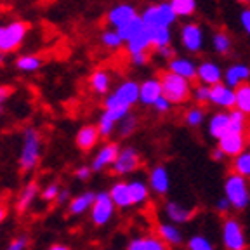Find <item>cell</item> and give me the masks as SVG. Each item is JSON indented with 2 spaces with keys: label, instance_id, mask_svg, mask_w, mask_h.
<instances>
[{
  "label": "cell",
  "instance_id": "cell-1",
  "mask_svg": "<svg viewBox=\"0 0 250 250\" xmlns=\"http://www.w3.org/2000/svg\"><path fill=\"white\" fill-rule=\"evenodd\" d=\"M158 80H160L162 85V96L170 104H184V103L189 101L193 85L188 78H183L179 75L165 70L158 75Z\"/></svg>",
  "mask_w": 250,
  "mask_h": 250
},
{
  "label": "cell",
  "instance_id": "cell-2",
  "mask_svg": "<svg viewBox=\"0 0 250 250\" xmlns=\"http://www.w3.org/2000/svg\"><path fill=\"white\" fill-rule=\"evenodd\" d=\"M136 103H139V83L134 80H124L111 94H108L103 103L104 109H125L130 111Z\"/></svg>",
  "mask_w": 250,
  "mask_h": 250
},
{
  "label": "cell",
  "instance_id": "cell-3",
  "mask_svg": "<svg viewBox=\"0 0 250 250\" xmlns=\"http://www.w3.org/2000/svg\"><path fill=\"white\" fill-rule=\"evenodd\" d=\"M224 196L231 203V208L234 210H245L250 205V189L249 181L243 176H238L231 172L224 181Z\"/></svg>",
  "mask_w": 250,
  "mask_h": 250
},
{
  "label": "cell",
  "instance_id": "cell-4",
  "mask_svg": "<svg viewBox=\"0 0 250 250\" xmlns=\"http://www.w3.org/2000/svg\"><path fill=\"white\" fill-rule=\"evenodd\" d=\"M28 26L24 21H11L0 24V54L14 52L28 35Z\"/></svg>",
  "mask_w": 250,
  "mask_h": 250
},
{
  "label": "cell",
  "instance_id": "cell-5",
  "mask_svg": "<svg viewBox=\"0 0 250 250\" xmlns=\"http://www.w3.org/2000/svg\"><path fill=\"white\" fill-rule=\"evenodd\" d=\"M139 18L146 28H158V26L170 28L172 24L177 21L176 12L172 11L168 2H162V4H156V5H148V7L139 14Z\"/></svg>",
  "mask_w": 250,
  "mask_h": 250
},
{
  "label": "cell",
  "instance_id": "cell-6",
  "mask_svg": "<svg viewBox=\"0 0 250 250\" xmlns=\"http://www.w3.org/2000/svg\"><path fill=\"white\" fill-rule=\"evenodd\" d=\"M40 158V134L35 129H26L23 137V149L20 156V167L28 172L35 167Z\"/></svg>",
  "mask_w": 250,
  "mask_h": 250
},
{
  "label": "cell",
  "instance_id": "cell-7",
  "mask_svg": "<svg viewBox=\"0 0 250 250\" xmlns=\"http://www.w3.org/2000/svg\"><path fill=\"white\" fill-rule=\"evenodd\" d=\"M223 243L226 250H245L247 238L243 233V226L238 219L228 217L223 223Z\"/></svg>",
  "mask_w": 250,
  "mask_h": 250
},
{
  "label": "cell",
  "instance_id": "cell-8",
  "mask_svg": "<svg viewBox=\"0 0 250 250\" xmlns=\"http://www.w3.org/2000/svg\"><path fill=\"white\" fill-rule=\"evenodd\" d=\"M181 43L188 52L191 54H198L203 49V42H205V35H203V28L198 23H186L181 28Z\"/></svg>",
  "mask_w": 250,
  "mask_h": 250
},
{
  "label": "cell",
  "instance_id": "cell-9",
  "mask_svg": "<svg viewBox=\"0 0 250 250\" xmlns=\"http://www.w3.org/2000/svg\"><path fill=\"white\" fill-rule=\"evenodd\" d=\"M92 208V223L96 226H104L115 212V203L109 196V193H99L94 196V202L90 205Z\"/></svg>",
  "mask_w": 250,
  "mask_h": 250
},
{
  "label": "cell",
  "instance_id": "cell-10",
  "mask_svg": "<svg viewBox=\"0 0 250 250\" xmlns=\"http://www.w3.org/2000/svg\"><path fill=\"white\" fill-rule=\"evenodd\" d=\"M139 165H141V156L137 153V149L132 148V146H127V148L118 151L111 167H113V172L117 176H125V174H130V172L137 170Z\"/></svg>",
  "mask_w": 250,
  "mask_h": 250
},
{
  "label": "cell",
  "instance_id": "cell-11",
  "mask_svg": "<svg viewBox=\"0 0 250 250\" xmlns=\"http://www.w3.org/2000/svg\"><path fill=\"white\" fill-rule=\"evenodd\" d=\"M137 14H139V12H137V9L134 7L132 4H129V2H122V4L109 9L106 20H108L109 26L117 30V28L124 26V24H127L129 21H132Z\"/></svg>",
  "mask_w": 250,
  "mask_h": 250
},
{
  "label": "cell",
  "instance_id": "cell-12",
  "mask_svg": "<svg viewBox=\"0 0 250 250\" xmlns=\"http://www.w3.org/2000/svg\"><path fill=\"white\" fill-rule=\"evenodd\" d=\"M196 80L203 85H215V83L223 82V68L210 59L202 61L200 64H196Z\"/></svg>",
  "mask_w": 250,
  "mask_h": 250
},
{
  "label": "cell",
  "instance_id": "cell-13",
  "mask_svg": "<svg viewBox=\"0 0 250 250\" xmlns=\"http://www.w3.org/2000/svg\"><path fill=\"white\" fill-rule=\"evenodd\" d=\"M208 103L221 109L234 108V89L228 87L224 82H219L210 87V96H208Z\"/></svg>",
  "mask_w": 250,
  "mask_h": 250
},
{
  "label": "cell",
  "instance_id": "cell-14",
  "mask_svg": "<svg viewBox=\"0 0 250 250\" xmlns=\"http://www.w3.org/2000/svg\"><path fill=\"white\" fill-rule=\"evenodd\" d=\"M217 146L223 149V153L226 156H236L238 153H242L247 148V136L243 132H231L228 130L223 137H219Z\"/></svg>",
  "mask_w": 250,
  "mask_h": 250
},
{
  "label": "cell",
  "instance_id": "cell-15",
  "mask_svg": "<svg viewBox=\"0 0 250 250\" xmlns=\"http://www.w3.org/2000/svg\"><path fill=\"white\" fill-rule=\"evenodd\" d=\"M250 78V66L247 62H234L231 66L226 68V71H223V80L228 87H236L243 82H249Z\"/></svg>",
  "mask_w": 250,
  "mask_h": 250
},
{
  "label": "cell",
  "instance_id": "cell-16",
  "mask_svg": "<svg viewBox=\"0 0 250 250\" xmlns=\"http://www.w3.org/2000/svg\"><path fill=\"white\" fill-rule=\"evenodd\" d=\"M167 70L172 73L179 75L183 78H188L189 82L196 80V62H193L189 58H183V56H174L168 59Z\"/></svg>",
  "mask_w": 250,
  "mask_h": 250
},
{
  "label": "cell",
  "instance_id": "cell-17",
  "mask_svg": "<svg viewBox=\"0 0 250 250\" xmlns=\"http://www.w3.org/2000/svg\"><path fill=\"white\" fill-rule=\"evenodd\" d=\"M149 188L156 195L165 196L170 189V177H168V170L164 165H156L149 172Z\"/></svg>",
  "mask_w": 250,
  "mask_h": 250
},
{
  "label": "cell",
  "instance_id": "cell-18",
  "mask_svg": "<svg viewBox=\"0 0 250 250\" xmlns=\"http://www.w3.org/2000/svg\"><path fill=\"white\" fill-rule=\"evenodd\" d=\"M162 96V85L158 77L146 78L139 83V103L145 106H153V103Z\"/></svg>",
  "mask_w": 250,
  "mask_h": 250
},
{
  "label": "cell",
  "instance_id": "cell-19",
  "mask_svg": "<svg viewBox=\"0 0 250 250\" xmlns=\"http://www.w3.org/2000/svg\"><path fill=\"white\" fill-rule=\"evenodd\" d=\"M164 210H165V214H167L168 221L174 224H186V223H189L193 219V215H195L193 208L184 207V205H181V203H177V202H167Z\"/></svg>",
  "mask_w": 250,
  "mask_h": 250
},
{
  "label": "cell",
  "instance_id": "cell-20",
  "mask_svg": "<svg viewBox=\"0 0 250 250\" xmlns=\"http://www.w3.org/2000/svg\"><path fill=\"white\" fill-rule=\"evenodd\" d=\"M99 130H98V125H83L82 129L78 130L77 134V146L82 151H90L94 146L98 145L99 141Z\"/></svg>",
  "mask_w": 250,
  "mask_h": 250
},
{
  "label": "cell",
  "instance_id": "cell-21",
  "mask_svg": "<svg viewBox=\"0 0 250 250\" xmlns=\"http://www.w3.org/2000/svg\"><path fill=\"white\" fill-rule=\"evenodd\" d=\"M118 151H120V148H118V145H115V143H108L106 146H103L92 162V170L99 172V170H103V168L109 167V165L115 162V158H117Z\"/></svg>",
  "mask_w": 250,
  "mask_h": 250
},
{
  "label": "cell",
  "instance_id": "cell-22",
  "mask_svg": "<svg viewBox=\"0 0 250 250\" xmlns=\"http://www.w3.org/2000/svg\"><path fill=\"white\" fill-rule=\"evenodd\" d=\"M207 130L208 136L214 137V139L223 137L229 130V115H228V111H217V113L212 115L210 120H208Z\"/></svg>",
  "mask_w": 250,
  "mask_h": 250
},
{
  "label": "cell",
  "instance_id": "cell-23",
  "mask_svg": "<svg viewBox=\"0 0 250 250\" xmlns=\"http://www.w3.org/2000/svg\"><path fill=\"white\" fill-rule=\"evenodd\" d=\"M156 236L164 240L168 247H177L183 243V233L174 223H160L156 228Z\"/></svg>",
  "mask_w": 250,
  "mask_h": 250
},
{
  "label": "cell",
  "instance_id": "cell-24",
  "mask_svg": "<svg viewBox=\"0 0 250 250\" xmlns=\"http://www.w3.org/2000/svg\"><path fill=\"white\" fill-rule=\"evenodd\" d=\"M127 52L130 54H136V52H145V51H151V37H149V30L148 28H143L139 33L132 37V39L127 40Z\"/></svg>",
  "mask_w": 250,
  "mask_h": 250
},
{
  "label": "cell",
  "instance_id": "cell-25",
  "mask_svg": "<svg viewBox=\"0 0 250 250\" xmlns=\"http://www.w3.org/2000/svg\"><path fill=\"white\" fill-rule=\"evenodd\" d=\"M127 250H168V245L158 236H139L129 243Z\"/></svg>",
  "mask_w": 250,
  "mask_h": 250
},
{
  "label": "cell",
  "instance_id": "cell-26",
  "mask_svg": "<svg viewBox=\"0 0 250 250\" xmlns=\"http://www.w3.org/2000/svg\"><path fill=\"white\" fill-rule=\"evenodd\" d=\"M109 196L113 200L115 207L118 208H129L132 207V200H130V193H129V184L127 183H117L111 191H109Z\"/></svg>",
  "mask_w": 250,
  "mask_h": 250
},
{
  "label": "cell",
  "instance_id": "cell-27",
  "mask_svg": "<svg viewBox=\"0 0 250 250\" xmlns=\"http://www.w3.org/2000/svg\"><path fill=\"white\" fill-rule=\"evenodd\" d=\"M234 108L250 117V82L240 83L234 89Z\"/></svg>",
  "mask_w": 250,
  "mask_h": 250
},
{
  "label": "cell",
  "instance_id": "cell-28",
  "mask_svg": "<svg viewBox=\"0 0 250 250\" xmlns=\"http://www.w3.org/2000/svg\"><path fill=\"white\" fill-rule=\"evenodd\" d=\"M89 85L96 94H106L111 87V77L106 70H96L90 75Z\"/></svg>",
  "mask_w": 250,
  "mask_h": 250
},
{
  "label": "cell",
  "instance_id": "cell-29",
  "mask_svg": "<svg viewBox=\"0 0 250 250\" xmlns=\"http://www.w3.org/2000/svg\"><path fill=\"white\" fill-rule=\"evenodd\" d=\"M127 184H129L132 205H143L149 198V186L146 183H143V181H130Z\"/></svg>",
  "mask_w": 250,
  "mask_h": 250
},
{
  "label": "cell",
  "instance_id": "cell-30",
  "mask_svg": "<svg viewBox=\"0 0 250 250\" xmlns=\"http://www.w3.org/2000/svg\"><path fill=\"white\" fill-rule=\"evenodd\" d=\"M149 37H151V49H158V47L168 45L172 42V31L170 28L158 26V28H148Z\"/></svg>",
  "mask_w": 250,
  "mask_h": 250
},
{
  "label": "cell",
  "instance_id": "cell-31",
  "mask_svg": "<svg viewBox=\"0 0 250 250\" xmlns=\"http://www.w3.org/2000/svg\"><path fill=\"white\" fill-rule=\"evenodd\" d=\"M233 172L243 176L245 179L250 177V149H243L236 156H233Z\"/></svg>",
  "mask_w": 250,
  "mask_h": 250
},
{
  "label": "cell",
  "instance_id": "cell-32",
  "mask_svg": "<svg viewBox=\"0 0 250 250\" xmlns=\"http://www.w3.org/2000/svg\"><path fill=\"white\" fill-rule=\"evenodd\" d=\"M228 115H229V130L231 132L245 134L247 129H249V117L236 108H231L229 111H228Z\"/></svg>",
  "mask_w": 250,
  "mask_h": 250
},
{
  "label": "cell",
  "instance_id": "cell-33",
  "mask_svg": "<svg viewBox=\"0 0 250 250\" xmlns=\"http://www.w3.org/2000/svg\"><path fill=\"white\" fill-rule=\"evenodd\" d=\"M40 66H42V59L37 54H24L16 59V68L24 73H33V71L40 70Z\"/></svg>",
  "mask_w": 250,
  "mask_h": 250
},
{
  "label": "cell",
  "instance_id": "cell-34",
  "mask_svg": "<svg viewBox=\"0 0 250 250\" xmlns=\"http://www.w3.org/2000/svg\"><path fill=\"white\" fill-rule=\"evenodd\" d=\"M37 193H39V184L37 183H30L24 188L23 193L20 195V200H18V205H16V208H18L20 214L26 212V208L31 205V202H33V198L37 196Z\"/></svg>",
  "mask_w": 250,
  "mask_h": 250
},
{
  "label": "cell",
  "instance_id": "cell-35",
  "mask_svg": "<svg viewBox=\"0 0 250 250\" xmlns=\"http://www.w3.org/2000/svg\"><path fill=\"white\" fill-rule=\"evenodd\" d=\"M168 4L177 18H189L196 12V0H170Z\"/></svg>",
  "mask_w": 250,
  "mask_h": 250
},
{
  "label": "cell",
  "instance_id": "cell-36",
  "mask_svg": "<svg viewBox=\"0 0 250 250\" xmlns=\"http://www.w3.org/2000/svg\"><path fill=\"white\" fill-rule=\"evenodd\" d=\"M231 45H233V42H231V37L228 35L226 31H215L214 37H212V47H214V51L217 54H229Z\"/></svg>",
  "mask_w": 250,
  "mask_h": 250
},
{
  "label": "cell",
  "instance_id": "cell-37",
  "mask_svg": "<svg viewBox=\"0 0 250 250\" xmlns=\"http://www.w3.org/2000/svg\"><path fill=\"white\" fill-rule=\"evenodd\" d=\"M143 28H145V24H143V21H141L139 14H137L132 21H129V23L124 24V26L117 28V33L120 35V39L124 40V43H125L129 39H132V37L136 35V33H139V31L143 30Z\"/></svg>",
  "mask_w": 250,
  "mask_h": 250
},
{
  "label": "cell",
  "instance_id": "cell-38",
  "mask_svg": "<svg viewBox=\"0 0 250 250\" xmlns=\"http://www.w3.org/2000/svg\"><path fill=\"white\" fill-rule=\"evenodd\" d=\"M205 117H207L205 109L202 108V104H198V106L189 108L186 113H184V122H186V125H189V127H200V125L205 122Z\"/></svg>",
  "mask_w": 250,
  "mask_h": 250
},
{
  "label": "cell",
  "instance_id": "cell-39",
  "mask_svg": "<svg viewBox=\"0 0 250 250\" xmlns=\"http://www.w3.org/2000/svg\"><path fill=\"white\" fill-rule=\"evenodd\" d=\"M101 43H103V47H106V49H109V51H118V49L124 45V40L120 39V35L117 33V30L111 28V30L103 31Z\"/></svg>",
  "mask_w": 250,
  "mask_h": 250
},
{
  "label": "cell",
  "instance_id": "cell-40",
  "mask_svg": "<svg viewBox=\"0 0 250 250\" xmlns=\"http://www.w3.org/2000/svg\"><path fill=\"white\" fill-rule=\"evenodd\" d=\"M94 196H96L94 193L87 191V193H83V195L78 196V198H75L73 202L70 203V212L71 214H82V212H85L87 208L92 205Z\"/></svg>",
  "mask_w": 250,
  "mask_h": 250
},
{
  "label": "cell",
  "instance_id": "cell-41",
  "mask_svg": "<svg viewBox=\"0 0 250 250\" xmlns=\"http://www.w3.org/2000/svg\"><path fill=\"white\" fill-rule=\"evenodd\" d=\"M136 129H137V118L130 111L118 122V132H120L122 137H129Z\"/></svg>",
  "mask_w": 250,
  "mask_h": 250
},
{
  "label": "cell",
  "instance_id": "cell-42",
  "mask_svg": "<svg viewBox=\"0 0 250 250\" xmlns=\"http://www.w3.org/2000/svg\"><path fill=\"white\" fill-rule=\"evenodd\" d=\"M188 250H215L212 242L205 238L203 234H193L191 238L188 240Z\"/></svg>",
  "mask_w": 250,
  "mask_h": 250
},
{
  "label": "cell",
  "instance_id": "cell-43",
  "mask_svg": "<svg viewBox=\"0 0 250 250\" xmlns=\"http://www.w3.org/2000/svg\"><path fill=\"white\" fill-rule=\"evenodd\" d=\"M115 122L111 120V118L108 117V115L103 111L101 118H99V124H98V130H99V136L101 137H109L111 134H113L115 130Z\"/></svg>",
  "mask_w": 250,
  "mask_h": 250
},
{
  "label": "cell",
  "instance_id": "cell-44",
  "mask_svg": "<svg viewBox=\"0 0 250 250\" xmlns=\"http://www.w3.org/2000/svg\"><path fill=\"white\" fill-rule=\"evenodd\" d=\"M191 96L195 98V101L198 103V104H207L208 96H210V87L200 83L198 87H195V90H191Z\"/></svg>",
  "mask_w": 250,
  "mask_h": 250
},
{
  "label": "cell",
  "instance_id": "cell-45",
  "mask_svg": "<svg viewBox=\"0 0 250 250\" xmlns=\"http://www.w3.org/2000/svg\"><path fill=\"white\" fill-rule=\"evenodd\" d=\"M148 61H149V51L130 54V62H132L134 66H145V64H146Z\"/></svg>",
  "mask_w": 250,
  "mask_h": 250
},
{
  "label": "cell",
  "instance_id": "cell-46",
  "mask_svg": "<svg viewBox=\"0 0 250 250\" xmlns=\"http://www.w3.org/2000/svg\"><path fill=\"white\" fill-rule=\"evenodd\" d=\"M155 54L158 56L160 59L168 61V59H172L174 56H176V51H174V49H172V45L168 43V45H164V47H158V49H155Z\"/></svg>",
  "mask_w": 250,
  "mask_h": 250
},
{
  "label": "cell",
  "instance_id": "cell-47",
  "mask_svg": "<svg viewBox=\"0 0 250 250\" xmlns=\"http://www.w3.org/2000/svg\"><path fill=\"white\" fill-rule=\"evenodd\" d=\"M153 108H155V111H158V113H168L170 111V108H172V104L167 101V99L164 98V96H160V98L156 99L155 103H153Z\"/></svg>",
  "mask_w": 250,
  "mask_h": 250
},
{
  "label": "cell",
  "instance_id": "cell-48",
  "mask_svg": "<svg viewBox=\"0 0 250 250\" xmlns=\"http://www.w3.org/2000/svg\"><path fill=\"white\" fill-rule=\"evenodd\" d=\"M240 23L242 28L245 30V33L250 37V9H243L242 14H240Z\"/></svg>",
  "mask_w": 250,
  "mask_h": 250
},
{
  "label": "cell",
  "instance_id": "cell-49",
  "mask_svg": "<svg viewBox=\"0 0 250 250\" xmlns=\"http://www.w3.org/2000/svg\"><path fill=\"white\" fill-rule=\"evenodd\" d=\"M215 210H217L219 214H228V212L231 210V203L228 202L226 196H223V198H219L217 202H215Z\"/></svg>",
  "mask_w": 250,
  "mask_h": 250
},
{
  "label": "cell",
  "instance_id": "cell-50",
  "mask_svg": "<svg viewBox=\"0 0 250 250\" xmlns=\"http://www.w3.org/2000/svg\"><path fill=\"white\" fill-rule=\"evenodd\" d=\"M58 193H59V189H58V186L56 184H51V186H47L45 189H43V193H42V198L43 200H54L56 196H58Z\"/></svg>",
  "mask_w": 250,
  "mask_h": 250
},
{
  "label": "cell",
  "instance_id": "cell-51",
  "mask_svg": "<svg viewBox=\"0 0 250 250\" xmlns=\"http://www.w3.org/2000/svg\"><path fill=\"white\" fill-rule=\"evenodd\" d=\"M26 245H28L26 236H21V238H16L14 242L9 245L7 250H24V249H26Z\"/></svg>",
  "mask_w": 250,
  "mask_h": 250
},
{
  "label": "cell",
  "instance_id": "cell-52",
  "mask_svg": "<svg viewBox=\"0 0 250 250\" xmlns=\"http://www.w3.org/2000/svg\"><path fill=\"white\" fill-rule=\"evenodd\" d=\"M12 87L11 85H0V104H4L9 98L12 96Z\"/></svg>",
  "mask_w": 250,
  "mask_h": 250
},
{
  "label": "cell",
  "instance_id": "cell-53",
  "mask_svg": "<svg viewBox=\"0 0 250 250\" xmlns=\"http://www.w3.org/2000/svg\"><path fill=\"white\" fill-rule=\"evenodd\" d=\"M90 168L89 167H80V168H77L75 170V176H77V179H80V181H87L90 177Z\"/></svg>",
  "mask_w": 250,
  "mask_h": 250
},
{
  "label": "cell",
  "instance_id": "cell-54",
  "mask_svg": "<svg viewBox=\"0 0 250 250\" xmlns=\"http://www.w3.org/2000/svg\"><path fill=\"white\" fill-rule=\"evenodd\" d=\"M224 158H226V155H224L223 149L219 148V146H217V148L212 149V160H215V162H223Z\"/></svg>",
  "mask_w": 250,
  "mask_h": 250
},
{
  "label": "cell",
  "instance_id": "cell-55",
  "mask_svg": "<svg viewBox=\"0 0 250 250\" xmlns=\"http://www.w3.org/2000/svg\"><path fill=\"white\" fill-rule=\"evenodd\" d=\"M7 212H9L7 205H2V203H0V223H2V221L7 217Z\"/></svg>",
  "mask_w": 250,
  "mask_h": 250
},
{
  "label": "cell",
  "instance_id": "cell-56",
  "mask_svg": "<svg viewBox=\"0 0 250 250\" xmlns=\"http://www.w3.org/2000/svg\"><path fill=\"white\" fill-rule=\"evenodd\" d=\"M56 198H59L58 202H59V203H62V202H64V200L68 198V191H66V189H64V191L58 193V196H56Z\"/></svg>",
  "mask_w": 250,
  "mask_h": 250
},
{
  "label": "cell",
  "instance_id": "cell-57",
  "mask_svg": "<svg viewBox=\"0 0 250 250\" xmlns=\"http://www.w3.org/2000/svg\"><path fill=\"white\" fill-rule=\"evenodd\" d=\"M49 250H70L68 247H64V245H52Z\"/></svg>",
  "mask_w": 250,
  "mask_h": 250
},
{
  "label": "cell",
  "instance_id": "cell-58",
  "mask_svg": "<svg viewBox=\"0 0 250 250\" xmlns=\"http://www.w3.org/2000/svg\"><path fill=\"white\" fill-rule=\"evenodd\" d=\"M245 136H247V146H249V149H250V129H247Z\"/></svg>",
  "mask_w": 250,
  "mask_h": 250
},
{
  "label": "cell",
  "instance_id": "cell-59",
  "mask_svg": "<svg viewBox=\"0 0 250 250\" xmlns=\"http://www.w3.org/2000/svg\"><path fill=\"white\" fill-rule=\"evenodd\" d=\"M236 2H240V4H250V0H236Z\"/></svg>",
  "mask_w": 250,
  "mask_h": 250
},
{
  "label": "cell",
  "instance_id": "cell-60",
  "mask_svg": "<svg viewBox=\"0 0 250 250\" xmlns=\"http://www.w3.org/2000/svg\"><path fill=\"white\" fill-rule=\"evenodd\" d=\"M4 64V54H0V66Z\"/></svg>",
  "mask_w": 250,
  "mask_h": 250
},
{
  "label": "cell",
  "instance_id": "cell-61",
  "mask_svg": "<svg viewBox=\"0 0 250 250\" xmlns=\"http://www.w3.org/2000/svg\"><path fill=\"white\" fill-rule=\"evenodd\" d=\"M0 115H2V104H0Z\"/></svg>",
  "mask_w": 250,
  "mask_h": 250
}]
</instances>
